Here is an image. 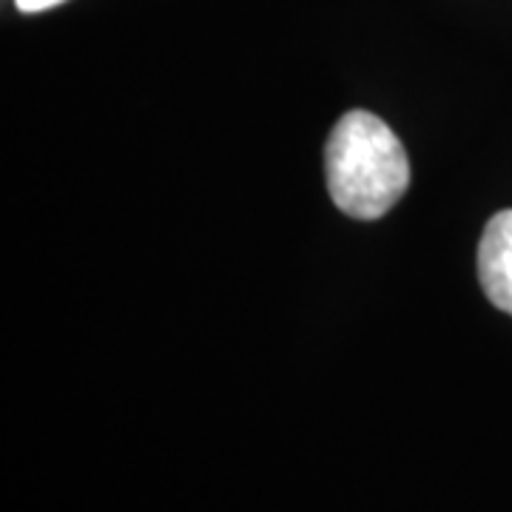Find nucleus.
<instances>
[{"mask_svg": "<svg viewBox=\"0 0 512 512\" xmlns=\"http://www.w3.org/2000/svg\"><path fill=\"white\" fill-rule=\"evenodd\" d=\"M330 200L353 220H379L402 200L410 163L393 128L370 111H348L325 148Z\"/></svg>", "mask_w": 512, "mask_h": 512, "instance_id": "1", "label": "nucleus"}, {"mask_svg": "<svg viewBox=\"0 0 512 512\" xmlns=\"http://www.w3.org/2000/svg\"><path fill=\"white\" fill-rule=\"evenodd\" d=\"M478 282L498 311L512 316V208L487 222L478 242Z\"/></svg>", "mask_w": 512, "mask_h": 512, "instance_id": "2", "label": "nucleus"}, {"mask_svg": "<svg viewBox=\"0 0 512 512\" xmlns=\"http://www.w3.org/2000/svg\"><path fill=\"white\" fill-rule=\"evenodd\" d=\"M60 3H66V0H15V6H18L23 15H37V12L55 9Z\"/></svg>", "mask_w": 512, "mask_h": 512, "instance_id": "3", "label": "nucleus"}]
</instances>
